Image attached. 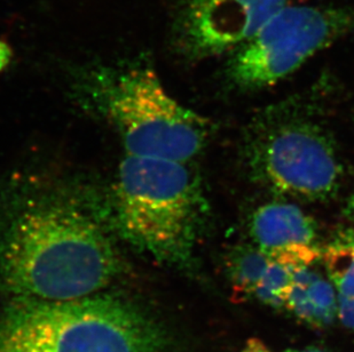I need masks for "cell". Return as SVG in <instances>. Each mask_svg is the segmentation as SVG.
Wrapping results in <instances>:
<instances>
[{
  "instance_id": "cell-6",
  "label": "cell",
  "mask_w": 354,
  "mask_h": 352,
  "mask_svg": "<svg viewBox=\"0 0 354 352\" xmlns=\"http://www.w3.org/2000/svg\"><path fill=\"white\" fill-rule=\"evenodd\" d=\"M354 32V5L290 3L231 54L225 78L235 90L273 86L320 50Z\"/></svg>"
},
{
  "instance_id": "cell-2",
  "label": "cell",
  "mask_w": 354,
  "mask_h": 352,
  "mask_svg": "<svg viewBox=\"0 0 354 352\" xmlns=\"http://www.w3.org/2000/svg\"><path fill=\"white\" fill-rule=\"evenodd\" d=\"M187 164L127 155L106 205L120 240L183 270L193 268L209 212L200 177Z\"/></svg>"
},
{
  "instance_id": "cell-12",
  "label": "cell",
  "mask_w": 354,
  "mask_h": 352,
  "mask_svg": "<svg viewBox=\"0 0 354 352\" xmlns=\"http://www.w3.org/2000/svg\"><path fill=\"white\" fill-rule=\"evenodd\" d=\"M241 352H271L265 343L261 342V340L251 339L248 341L243 350Z\"/></svg>"
},
{
  "instance_id": "cell-13",
  "label": "cell",
  "mask_w": 354,
  "mask_h": 352,
  "mask_svg": "<svg viewBox=\"0 0 354 352\" xmlns=\"http://www.w3.org/2000/svg\"><path fill=\"white\" fill-rule=\"evenodd\" d=\"M345 215L348 216V219L354 223V191L351 197L348 198L346 210H345Z\"/></svg>"
},
{
  "instance_id": "cell-7",
  "label": "cell",
  "mask_w": 354,
  "mask_h": 352,
  "mask_svg": "<svg viewBox=\"0 0 354 352\" xmlns=\"http://www.w3.org/2000/svg\"><path fill=\"white\" fill-rule=\"evenodd\" d=\"M292 1L179 0L171 21V43L189 62L232 54Z\"/></svg>"
},
{
  "instance_id": "cell-5",
  "label": "cell",
  "mask_w": 354,
  "mask_h": 352,
  "mask_svg": "<svg viewBox=\"0 0 354 352\" xmlns=\"http://www.w3.org/2000/svg\"><path fill=\"white\" fill-rule=\"evenodd\" d=\"M244 157L254 181L297 199H328L341 184L334 141L301 113L275 111L258 120L248 134Z\"/></svg>"
},
{
  "instance_id": "cell-9",
  "label": "cell",
  "mask_w": 354,
  "mask_h": 352,
  "mask_svg": "<svg viewBox=\"0 0 354 352\" xmlns=\"http://www.w3.org/2000/svg\"><path fill=\"white\" fill-rule=\"evenodd\" d=\"M270 263L271 256L254 244L232 249L227 257L228 277L237 301L254 296Z\"/></svg>"
},
{
  "instance_id": "cell-4",
  "label": "cell",
  "mask_w": 354,
  "mask_h": 352,
  "mask_svg": "<svg viewBox=\"0 0 354 352\" xmlns=\"http://www.w3.org/2000/svg\"><path fill=\"white\" fill-rule=\"evenodd\" d=\"M78 92L118 130L127 156L188 163L207 146L209 121L174 100L145 57L91 68Z\"/></svg>"
},
{
  "instance_id": "cell-8",
  "label": "cell",
  "mask_w": 354,
  "mask_h": 352,
  "mask_svg": "<svg viewBox=\"0 0 354 352\" xmlns=\"http://www.w3.org/2000/svg\"><path fill=\"white\" fill-rule=\"evenodd\" d=\"M249 233L254 246L268 254L296 245L315 246L317 224L299 207L287 203L265 204L251 215Z\"/></svg>"
},
{
  "instance_id": "cell-14",
  "label": "cell",
  "mask_w": 354,
  "mask_h": 352,
  "mask_svg": "<svg viewBox=\"0 0 354 352\" xmlns=\"http://www.w3.org/2000/svg\"><path fill=\"white\" fill-rule=\"evenodd\" d=\"M282 352H326L321 350L320 348L317 346H308V348H303V349H288Z\"/></svg>"
},
{
  "instance_id": "cell-3",
  "label": "cell",
  "mask_w": 354,
  "mask_h": 352,
  "mask_svg": "<svg viewBox=\"0 0 354 352\" xmlns=\"http://www.w3.org/2000/svg\"><path fill=\"white\" fill-rule=\"evenodd\" d=\"M0 352H170V340L140 306L107 293L12 299L0 313Z\"/></svg>"
},
{
  "instance_id": "cell-1",
  "label": "cell",
  "mask_w": 354,
  "mask_h": 352,
  "mask_svg": "<svg viewBox=\"0 0 354 352\" xmlns=\"http://www.w3.org/2000/svg\"><path fill=\"white\" fill-rule=\"evenodd\" d=\"M107 206L74 186L15 184L0 193V289L68 301L104 292L125 270Z\"/></svg>"
},
{
  "instance_id": "cell-10",
  "label": "cell",
  "mask_w": 354,
  "mask_h": 352,
  "mask_svg": "<svg viewBox=\"0 0 354 352\" xmlns=\"http://www.w3.org/2000/svg\"><path fill=\"white\" fill-rule=\"evenodd\" d=\"M328 278L338 294L354 297V233H348L322 252Z\"/></svg>"
},
{
  "instance_id": "cell-11",
  "label": "cell",
  "mask_w": 354,
  "mask_h": 352,
  "mask_svg": "<svg viewBox=\"0 0 354 352\" xmlns=\"http://www.w3.org/2000/svg\"><path fill=\"white\" fill-rule=\"evenodd\" d=\"M337 317L346 329L354 331V297L338 294Z\"/></svg>"
}]
</instances>
